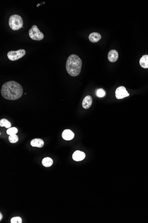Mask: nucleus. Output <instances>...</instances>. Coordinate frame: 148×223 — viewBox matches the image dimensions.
Instances as JSON below:
<instances>
[{
    "label": "nucleus",
    "instance_id": "39448f33",
    "mask_svg": "<svg viewBox=\"0 0 148 223\" xmlns=\"http://www.w3.org/2000/svg\"><path fill=\"white\" fill-rule=\"evenodd\" d=\"M26 51L24 49H19L16 51H10L7 53V57L11 61L18 60L25 55Z\"/></svg>",
    "mask_w": 148,
    "mask_h": 223
},
{
    "label": "nucleus",
    "instance_id": "9d476101",
    "mask_svg": "<svg viewBox=\"0 0 148 223\" xmlns=\"http://www.w3.org/2000/svg\"><path fill=\"white\" fill-rule=\"evenodd\" d=\"M92 103V98L90 95L85 97L82 101V106L84 109H88Z\"/></svg>",
    "mask_w": 148,
    "mask_h": 223
},
{
    "label": "nucleus",
    "instance_id": "6ab92c4d",
    "mask_svg": "<svg viewBox=\"0 0 148 223\" xmlns=\"http://www.w3.org/2000/svg\"><path fill=\"white\" fill-rule=\"evenodd\" d=\"M11 223H22V219L20 217H14L12 218L11 219Z\"/></svg>",
    "mask_w": 148,
    "mask_h": 223
},
{
    "label": "nucleus",
    "instance_id": "9b49d317",
    "mask_svg": "<svg viewBox=\"0 0 148 223\" xmlns=\"http://www.w3.org/2000/svg\"><path fill=\"white\" fill-rule=\"evenodd\" d=\"M30 144H31V145L33 147L41 148L44 145V142L42 139H40V138H34L31 140Z\"/></svg>",
    "mask_w": 148,
    "mask_h": 223
},
{
    "label": "nucleus",
    "instance_id": "6e6552de",
    "mask_svg": "<svg viewBox=\"0 0 148 223\" xmlns=\"http://www.w3.org/2000/svg\"><path fill=\"white\" fill-rule=\"evenodd\" d=\"M62 138L63 139L67 141L71 140L74 138V134L71 130L69 129L64 130L62 133Z\"/></svg>",
    "mask_w": 148,
    "mask_h": 223
},
{
    "label": "nucleus",
    "instance_id": "f03ea898",
    "mask_svg": "<svg viewBox=\"0 0 148 223\" xmlns=\"http://www.w3.org/2000/svg\"><path fill=\"white\" fill-rule=\"evenodd\" d=\"M82 66V61L81 58L77 55H72L67 58L66 68L69 75L75 77L80 73Z\"/></svg>",
    "mask_w": 148,
    "mask_h": 223
},
{
    "label": "nucleus",
    "instance_id": "f257e3e1",
    "mask_svg": "<svg viewBox=\"0 0 148 223\" xmlns=\"http://www.w3.org/2000/svg\"><path fill=\"white\" fill-rule=\"evenodd\" d=\"M1 92V95L5 99L15 100L22 96L23 89L19 83L10 81L2 85Z\"/></svg>",
    "mask_w": 148,
    "mask_h": 223
},
{
    "label": "nucleus",
    "instance_id": "f3484780",
    "mask_svg": "<svg viewBox=\"0 0 148 223\" xmlns=\"http://www.w3.org/2000/svg\"><path fill=\"white\" fill-rule=\"evenodd\" d=\"M9 140L11 143L14 144L17 143L18 141V137L17 136L15 135H10L9 137Z\"/></svg>",
    "mask_w": 148,
    "mask_h": 223
},
{
    "label": "nucleus",
    "instance_id": "aec40b11",
    "mask_svg": "<svg viewBox=\"0 0 148 223\" xmlns=\"http://www.w3.org/2000/svg\"><path fill=\"white\" fill-rule=\"evenodd\" d=\"M3 216L2 215L1 213H0V220H1L2 219Z\"/></svg>",
    "mask_w": 148,
    "mask_h": 223
},
{
    "label": "nucleus",
    "instance_id": "423d86ee",
    "mask_svg": "<svg viewBox=\"0 0 148 223\" xmlns=\"http://www.w3.org/2000/svg\"><path fill=\"white\" fill-rule=\"evenodd\" d=\"M115 96L118 99H122L125 97L129 96V94L123 86H121L117 88L115 91Z\"/></svg>",
    "mask_w": 148,
    "mask_h": 223
},
{
    "label": "nucleus",
    "instance_id": "0eeeda50",
    "mask_svg": "<svg viewBox=\"0 0 148 223\" xmlns=\"http://www.w3.org/2000/svg\"><path fill=\"white\" fill-rule=\"evenodd\" d=\"M86 154L85 153L80 151H76L72 155V158L75 161H80L84 160Z\"/></svg>",
    "mask_w": 148,
    "mask_h": 223
},
{
    "label": "nucleus",
    "instance_id": "2eb2a0df",
    "mask_svg": "<svg viewBox=\"0 0 148 223\" xmlns=\"http://www.w3.org/2000/svg\"><path fill=\"white\" fill-rule=\"evenodd\" d=\"M0 126L1 127H4L7 128H9L11 126V124L8 120L5 119H1L0 121Z\"/></svg>",
    "mask_w": 148,
    "mask_h": 223
},
{
    "label": "nucleus",
    "instance_id": "1a4fd4ad",
    "mask_svg": "<svg viewBox=\"0 0 148 223\" xmlns=\"http://www.w3.org/2000/svg\"><path fill=\"white\" fill-rule=\"evenodd\" d=\"M118 51L114 50H110L108 53V59L110 62L114 63L118 60Z\"/></svg>",
    "mask_w": 148,
    "mask_h": 223
},
{
    "label": "nucleus",
    "instance_id": "a211bd4d",
    "mask_svg": "<svg viewBox=\"0 0 148 223\" xmlns=\"http://www.w3.org/2000/svg\"><path fill=\"white\" fill-rule=\"evenodd\" d=\"M17 129L16 128H14V127L9 128L6 131L7 134L8 135H9V136H10V135H15V134H16V133H17Z\"/></svg>",
    "mask_w": 148,
    "mask_h": 223
},
{
    "label": "nucleus",
    "instance_id": "20e7f679",
    "mask_svg": "<svg viewBox=\"0 0 148 223\" xmlns=\"http://www.w3.org/2000/svg\"><path fill=\"white\" fill-rule=\"evenodd\" d=\"M29 36L32 39L35 41H40L44 38L43 34L39 30L36 26L33 25L29 30Z\"/></svg>",
    "mask_w": 148,
    "mask_h": 223
},
{
    "label": "nucleus",
    "instance_id": "ddd939ff",
    "mask_svg": "<svg viewBox=\"0 0 148 223\" xmlns=\"http://www.w3.org/2000/svg\"><path fill=\"white\" fill-rule=\"evenodd\" d=\"M140 65L142 68H148V55H144L140 58Z\"/></svg>",
    "mask_w": 148,
    "mask_h": 223
},
{
    "label": "nucleus",
    "instance_id": "7ed1b4c3",
    "mask_svg": "<svg viewBox=\"0 0 148 223\" xmlns=\"http://www.w3.org/2000/svg\"><path fill=\"white\" fill-rule=\"evenodd\" d=\"M9 24L10 27L12 30L17 31L23 27V19L18 15H12L9 17Z\"/></svg>",
    "mask_w": 148,
    "mask_h": 223
},
{
    "label": "nucleus",
    "instance_id": "f8f14e48",
    "mask_svg": "<svg viewBox=\"0 0 148 223\" xmlns=\"http://www.w3.org/2000/svg\"><path fill=\"white\" fill-rule=\"evenodd\" d=\"M89 40L93 43L97 42L101 39V36L98 33H92L89 36Z\"/></svg>",
    "mask_w": 148,
    "mask_h": 223
},
{
    "label": "nucleus",
    "instance_id": "dca6fc26",
    "mask_svg": "<svg viewBox=\"0 0 148 223\" xmlns=\"http://www.w3.org/2000/svg\"><path fill=\"white\" fill-rule=\"evenodd\" d=\"M96 95L99 98L104 97L105 95V92L103 89H99L96 91Z\"/></svg>",
    "mask_w": 148,
    "mask_h": 223
},
{
    "label": "nucleus",
    "instance_id": "4468645a",
    "mask_svg": "<svg viewBox=\"0 0 148 223\" xmlns=\"http://www.w3.org/2000/svg\"><path fill=\"white\" fill-rule=\"evenodd\" d=\"M53 162L52 159L49 157H46L43 158L42 161V165L45 167H50L53 164Z\"/></svg>",
    "mask_w": 148,
    "mask_h": 223
}]
</instances>
